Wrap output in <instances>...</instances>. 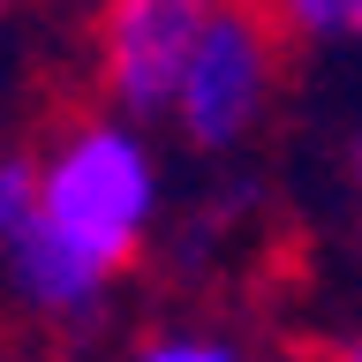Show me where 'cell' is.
<instances>
[{"label": "cell", "mask_w": 362, "mask_h": 362, "mask_svg": "<svg viewBox=\"0 0 362 362\" xmlns=\"http://www.w3.org/2000/svg\"><path fill=\"white\" fill-rule=\"evenodd\" d=\"M219 0H113L98 30V76L121 113H174L181 68Z\"/></svg>", "instance_id": "cell-3"}, {"label": "cell", "mask_w": 362, "mask_h": 362, "mask_svg": "<svg viewBox=\"0 0 362 362\" xmlns=\"http://www.w3.org/2000/svg\"><path fill=\"white\" fill-rule=\"evenodd\" d=\"M151 197H158V181H151L144 144L129 129H113V121H83L45 158L38 219L98 272H121L144 242V226H151Z\"/></svg>", "instance_id": "cell-1"}, {"label": "cell", "mask_w": 362, "mask_h": 362, "mask_svg": "<svg viewBox=\"0 0 362 362\" xmlns=\"http://www.w3.org/2000/svg\"><path fill=\"white\" fill-rule=\"evenodd\" d=\"M355 197H362V136H355Z\"/></svg>", "instance_id": "cell-8"}, {"label": "cell", "mask_w": 362, "mask_h": 362, "mask_svg": "<svg viewBox=\"0 0 362 362\" xmlns=\"http://www.w3.org/2000/svg\"><path fill=\"white\" fill-rule=\"evenodd\" d=\"M38 204H45V166H30V158H0V257L38 226Z\"/></svg>", "instance_id": "cell-5"}, {"label": "cell", "mask_w": 362, "mask_h": 362, "mask_svg": "<svg viewBox=\"0 0 362 362\" xmlns=\"http://www.w3.org/2000/svg\"><path fill=\"white\" fill-rule=\"evenodd\" d=\"M272 38H279V23L264 16V0H219L211 8L197 53L181 68V98H174V121L189 129V144L219 151L257 121V106L272 90Z\"/></svg>", "instance_id": "cell-2"}, {"label": "cell", "mask_w": 362, "mask_h": 362, "mask_svg": "<svg viewBox=\"0 0 362 362\" xmlns=\"http://www.w3.org/2000/svg\"><path fill=\"white\" fill-rule=\"evenodd\" d=\"M279 38H362V0H264Z\"/></svg>", "instance_id": "cell-4"}, {"label": "cell", "mask_w": 362, "mask_h": 362, "mask_svg": "<svg viewBox=\"0 0 362 362\" xmlns=\"http://www.w3.org/2000/svg\"><path fill=\"white\" fill-rule=\"evenodd\" d=\"M339 362H362V332H355V339H347V347H339Z\"/></svg>", "instance_id": "cell-7"}, {"label": "cell", "mask_w": 362, "mask_h": 362, "mask_svg": "<svg viewBox=\"0 0 362 362\" xmlns=\"http://www.w3.org/2000/svg\"><path fill=\"white\" fill-rule=\"evenodd\" d=\"M136 362H242V347H226V339H204V332H166V339H151Z\"/></svg>", "instance_id": "cell-6"}]
</instances>
